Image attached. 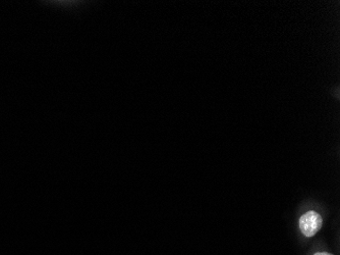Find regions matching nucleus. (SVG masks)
Instances as JSON below:
<instances>
[{
	"mask_svg": "<svg viewBox=\"0 0 340 255\" xmlns=\"http://www.w3.org/2000/svg\"><path fill=\"white\" fill-rule=\"evenodd\" d=\"M322 223H323L322 217L318 213L311 211V212L304 214L300 218L299 226L304 236L313 237L321 230Z\"/></svg>",
	"mask_w": 340,
	"mask_h": 255,
	"instance_id": "f257e3e1",
	"label": "nucleus"
},
{
	"mask_svg": "<svg viewBox=\"0 0 340 255\" xmlns=\"http://www.w3.org/2000/svg\"><path fill=\"white\" fill-rule=\"evenodd\" d=\"M315 255H333V254L328 253V252H318V253H316Z\"/></svg>",
	"mask_w": 340,
	"mask_h": 255,
	"instance_id": "f03ea898",
	"label": "nucleus"
}]
</instances>
